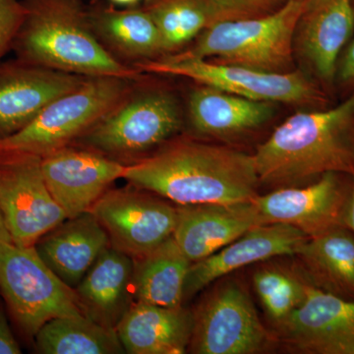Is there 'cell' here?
<instances>
[{
    "mask_svg": "<svg viewBox=\"0 0 354 354\" xmlns=\"http://www.w3.org/2000/svg\"><path fill=\"white\" fill-rule=\"evenodd\" d=\"M123 179L178 206L252 201L260 185L253 155L193 140L127 165Z\"/></svg>",
    "mask_w": 354,
    "mask_h": 354,
    "instance_id": "obj_1",
    "label": "cell"
},
{
    "mask_svg": "<svg viewBox=\"0 0 354 354\" xmlns=\"http://www.w3.org/2000/svg\"><path fill=\"white\" fill-rule=\"evenodd\" d=\"M260 183L295 184L329 172L354 176V94L335 108L288 118L253 153Z\"/></svg>",
    "mask_w": 354,
    "mask_h": 354,
    "instance_id": "obj_2",
    "label": "cell"
},
{
    "mask_svg": "<svg viewBox=\"0 0 354 354\" xmlns=\"http://www.w3.org/2000/svg\"><path fill=\"white\" fill-rule=\"evenodd\" d=\"M24 19L11 50L27 64L86 77L136 80L141 71L113 57L93 32L81 0H21Z\"/></svg>",
    "mask_w": 354,
    "mask_h": 354,
    "instance_id": "obj_3",
    "label": "cell"
},
{
    "mask_svg": "<svg viewBox=\"0 0 354 354\" xmlns=\"http://www.w3.org/2000/svg\"><path fill=\"white\" fill-rule=\"evenodd\" d=\"M306 13L301 0H288L274 12L208 26L181 57L220 58L225 64L285 72L292 60V41Z\"/></svg>",
    "mask_w": 354,
    "mask_h": 354,
    "instance_id": "obj_4",
    "label": "cell"
},
{
    "mask_svg": "<svg viewBox=\"0 0 354 354\" xmlns=\"http://www.w3.org/2000/svg\"><path fill=\"white\" fill-rule=\"evenodd\" d=\"M181 124L180 108L174 95L133 87L75 144L130 165L171 138Z\"/></svg>",
    "mask_w": 354,
    "mask_h": 354,
    "instance_id": "obj_5",
    "label": "cell"
},
{
    "mask_svg": "<svg viewBox=\"0 0 354 354\" xmlns=\"http://www.w3.org/2000/svg\"><path fill=\"white\" fill-rule=\"evenodd\" d=\"M134 81L121 77H88L75 90L51 102L19 132L0 139V152L43 158L73 145L131 91Z\"/></svg>",
    "mask_w": 354,
    "mask_h": 354,
    "instance_id": "obj_6",
    "label": "cell"
},
{
    "mask_svg": "<svg viewBox=\"0 0 354 354\" xmlns=\"http://www.w3.org/2000/svg\"><path fill=\"white\" fill-rule=\"evenodd\" d=\"M0 291L21 332L34 339L51 319L84 316L75 290L65 285L35 247L0 241Z\"/></svg>",
    "mask_w": 354,
    "mask_h": 354,
    "instance_id": "obj_7",
    "label": "cell"
},
{
    "mask_svg": "<svg viewBox=\"0 0 354 354\" xmlns=\"http://www.w3.org/2000/svg\"><path fill=\"white\" fill-rule=\"evenodd\" d=\"M135 67L141 72L184 77L254 101L309 104L322 99L313 84L297 72L265 71L178 55L147 60Z\"/></svg>",
    "mask_w": 354,
    "mask_h": 354,
    "instance_id": "obj_8",
    "label": "cell"
},
{
    "mask_svg": "<svg viewBox=\"0 0 354 354\" xmlns=\"http://www.w3.org/2000/svg\"><path fill=\"white\" fill-rule=\"evenodd\" d=\"M192 315L190 353H259L271 342V335L261 323L248 292L236 281H227L216 286Z\"/></svg>",
    "mask_w": 354,
    "mask_h": 354,
    "instance_id": "obj_9",
    "label": "cell"
},
{
    "mask_svg": "<svg viewBox=\"0 0 354 354\" xmlns=\"http://www.w3.org/2000/svg\"><path fill=\"white\" fill-rule=\"evenodd\" d=\"M0 214L13 243L21 247H35L66 220L46 186L41 157L0 152Z\"/></svg>",
    "mask_w": 354,
    "mask_h": 354,
    "instance_id": "obj_10",
    "label": "cell"
},
{
    "mask_svg": "<svg viewBox=\"0 0 354 354\" xmlns=\"http://www.w3.org/2000/svg\"><path fill=\"white\" fill-rule=\"evenodd\" d=\"M113 248L135 259L171 239L177 207L135 186L109 188L91 209Z\"/></svg>",
    "mask_w": 354,
    "mask_h": 354,
    "instance_id": "obj_11",
    "label": "cell"
},
{
    "mask_svg": "<svg viewBox=\"0 0 354 354\" xmlns=\"http://www.w3.org/2000/svg\"><path fill=\"white\" fill-rule=\"evenodd\" d=\"M341 176L323 174L305 187H285L253 199L263 225L286 223L301 230L308 239L333 228L346 227L351 183Z\"/></svg>",
    "mask_w": 354,
    "mask_h": 354,
    "instance_id": "obj_12",
    "label": "cell"
},
{
    "mask_svg": "<svg viewBox=\"0 0 354 354\" xmlns=\"http://www.w3.org/2000/svg\"><path fill=\"white\" fill-rule=\"evenodd\" d=\"M127 165L75 144L41 158L46 186L67 218L90 212Z\"/></svg>",
    "mask_w": 354,
    "mask_h": 354,
    "instance_id": "obj_13",
    "label": "cell"
},
{
    "mask_svg": "<svg viewBox=\"0 0 354 354\" xmlns=\"http://www.w3.org/2000/svg\"><path fill=\"white\" fill-rule=\"evenodd\" d=\"M279 326L302 353L354 354V299L308 283L304 301Z\"/></svg>",
    "mask_w": 354,
    "mask_h": 354,
    "instance_id": "obj_14",
    "label": "cell"
},
{
    "mask_svg": "<svg viewBox=\"0 0 354 354\" xmlns=\"http://www.w3.org/2000/svg\"><path fill=\"white\" fill-rule=\"evenodd\" d=\"M88 78L17 58L0 62V139L19 132L51 102L75 90Z\"/></svg>",
    "mask_w": 354,
    "mask_h": 354,
    "instance_id": "obj_15",
    "label": "cell"
},
{
    "mask_svg": "<svg viewBox=\"0 0 354 354\" xmlns=\"http://www.w3.org/2000/svg\"><path fill=\"white\" fill-rule=\"evenodd\" d=\"M307 239L301 230L286 223L254 227L209 257L192 263L184 286L183 300L241 268L278 256H295Z\"/></svg>",
    "mask_w": 354,
    "mask_h": 354,
    "instance_id": "obj_16",
    "label": "cell"
},
{
    "mask_svg": "<svg viewBox=\"0 0 354 354\" xmlns=\"http://www.w3.org/2000/svg\"><path fill=\"white\" fill-rule=\"evenodd\" d=\"M263 225L252 201L177 207L172 239L191 263L198 262Z\"/></svg>",
    "mask_w": 354,
    "mask_h": 354,
    "instance_id": "obj_17",
    "label": "cell"
},
{
    "mask_svg": "<svg viewBox=\"0 0 354 354\" xmlns=\"http://www.w3.org/2000/svg\"><path fill=\"white\" fill-rule=\"evenodd\" d=\"M108 234L91 212L66 218L44 234L35 248L44 264L75 290L102 251Z\"/></svg>",
    "mask_w": 354,
    "mask_h": 354,
    "instance_id": "obj_18",
    "label": "cell"
},
{
    "mask_svg": "<svg viewBox=\"0 0 354 354\" xmlns=\"http://www.w3.org/2000/svg\"><path fill=\"white\" fill-rule=\"evenodd\" d=\"M133 258L106 247L74 290L84 316L115 330L133 302Z\"/></svg>",
    "mask_w": 354,
    "mask_h": 354,
    "instance_id": "obj_19",
    "label": "cell"
},
{
    "mask_svg": "<svg viewBox=\"0 0 354 354\" xmlns=\"http://www.w3.org/2000/svg\"><path fill=\"white\" fill-rule=\"evenodd\" d=\"M115 330L125 353L183 354L192 335V312L133 301Z\"/></svg>",
    "mask_w": 354,
    "mask_h": 354,
    "instance_id": "obj_20",
    "label": "cell"
},
{
    "mask_svg": "<svg viewBox=\"0 0 354 354\" xmlns=\"http://www.w3.org/2000/svg\"><path fill=\"white\" fill-rule=\"evenodd\" d=\"M88 12L95 37L123 64L135 66L164 53L157 26L143 7L118 10L97 6Z\"/></svg>",
    "mask_w": 354,
    "mask_h": 354,
    "instance_id": "obj_21",
    "label": "cell"
},
{
    "mask_svg": "<svg viewBox=\"0 0 354 354\" xmlns=\"http://www.w3.org/2000/svg\"><path fill=\"white\" fill-rule=\"evenodd\" d=\"M305 57L323 80L332 81L337 59L354 31V0H328L301 19Z\"/></svg>",
    "mask_w": 354,
    "mask_h": 354,
    "instance_id": "obj_22",
    "label": "cell"
},
{
    "mask_svg": "<svg viewBox=\"0 0 354 354\" xmlns=\"http://www.w3.org/2000/svg\"><path fill=\"white\" fill-rule=\"evenodd\" d=\"M268 102L254 101L203 85L191 93V125L201 134L230 136L260 127L272 115Z\"/></svg>",
    "mask_w": 354,
    "mask_h": 354,
    "instance_id": "obj_23",
    "label": "cell"
},
{
    "mask_svg": "<svg viewBox=\"0 0 354 354\" xmlns=\"http://www.w3.org/2000/svg\"><path fill=\"white\" fill-rule=\"evenodd\" d=\"M133 261V301L171 308L183 306L184 286L192 263L172 237Z\"/></svg>",
    "mask_w": 354,
    "mask_h": 354,
    "instance_id": "obj_24",
    "label": "cell"
},
{
    "mask_svg": "<svg viewBox=\"0 0 354 354\" xmlns=\"http://www.w3.org/2000/svg\"><path fill=\"white\" fill-rule=\"evenodd\" d=\"M295 256L322 290L354 299V235L348 227L307 239Z\"/></svg>",
    "mask_w": 354,
    "mask_h": 354,
    "instance_id": "obj_25",
    "label": "cell"
},
{
    "mask_svg": "<svg viewBox=\"0 0 354 354\" xmlns=\"http://www.w3.org/2000/svg\"><path fill=\"white\" fill-rule=\"evenodd\" d=\"M43 354H121L124 348L116 330L86 316H64L44 324L34 337Z\"/></svg>",
    "mask_w": 354,
    "mask_h": 354,
    "instance_id": "obj_26",
    "label": "cell"
},
{
    "mask_svg": "<svg viewBox=\"0 0 354 354\" xmlns=\"http://www.w3.org/2000/svg\"><path fill=\"white\" fill-rule=\"evenodd\" d=\"M143 8L157 26L165 53L179 50L211 25L202 0H145Z\"/></svg>",
    "mask_w": 354,
    "mask_h": 354,
    "instance_id": "obj_27",
    "label": "cell"
},
{
    "mask_svg": "<svg viewBox=\"0 0 354 354\" xmlns=\"http://www.w3.org/2000/svg\"><path fill=\"white\" fill-rule=\"evenodd\" d=\"M253 283L266 313L278 325L301 304L308 286L278 268H265L256 272Z\"/></svg>",
    "mask_w": 354,
    "mask_h": 354,
    "instance_id": "obj_28",
    "label": "cell"
},
{
    "mask_svg": "<svg viewBox=\"0 0 354 354\" xmlns=\"http://www.w3.org/2000/svg\"><path fill=\"white\" fill-rule=\"evenodd\" d=\"M288 0H202L211 24L221 21L260 17L278 10Z\"/></svg>",
    "mask_w": 354,
    "mask_h": 354,
    "instance_id": "obj_29",
    "label": "cell"
},
{
    "mask_svg": "<svg viewBox=\"0 0 354 354\" xmlns=\"http://www.w3.org/2000/svg\"><path fill=\"white\" fill-rule=\"evenodd\" d=\"M24 15L21 0H0V58L11 50Z\"/></svg>",
    "mask_w": 354,
    "mask_h": 354,
    "instance_id": "obj_30",
    "label": "cell"
},
{
    "mask_svg": "<svg viewBox=\"0 0 354 354\" xmlns=\"http://www.w3.org/2000/svg\"><path fill=\"white\" fill-rule=\"evenodd\" d=\"M20 353L22 351L9 325L6 310L0 304V354Z\"/></svg>",
    "mask_w": 354,
    "mask_h": 354,
    "instance_id": "obj_31",
    "label": "cell"
},
{
    "mask_svg": "<svg viewBox=\"0 0 354 354\" xmlns=\"http://www.w3.org/2000/svg\"><path fill=\"white\" fill-rule=\"evenodd\" d=\"M339 78L344 83H354V39L346 48L339 68Z\"/></svg>",
    "mask_w": 354,
    "mask_h": 354,
    "instance_id": "obj_32",
    "label": "cell"
},
{
    "mask_svg": "<svg viewBox=\"0 0 354 354\" xmlns=\"http://www.w3.org/2000/svg\"><path fill=\"white\" fill-rule=\"evenodd\" d=\"M344 225L354 235V176H351V195H349L348 209H346V218H344Z\"/></svg>",
    "mask_w": 354,
    "mask_h": 354,
    "instance_id": "obj_33",
    "label": "cell"
},
{
    "mask_svg": "<svg viewBox=\"0 0 354 354\" xmlns=\"http://www.w3.org/2000/svg\"><path fill=\"white\" fill-rule=\"evenodd\" d=\"M0 241L12 242L10 234H9L8 230L6 227L3 218H2L1 214H0Z\"/></svg>",
    "mask_w": 354,
    "mask_h": 354,
    "instance_id": "obj_34",
    "label": "cell"
},
{
    "mask_svg": "<svg viewBox=\"0 0 354 354\" xmlns=\"http://www.w3.org/2000/svg\"><path fill=\"white\" fill-rule=\"evenodd\" d=\"M304 2L305 8H306V13L309 11L313 10L322 4L325 3L328 0H301Z\"/></svg>",
    "mask_w": 354,
    "mask_h": 354,
    "instance_id": "obj_35",
    "label": "cell"
},
{
    "mask_svg": "<svg viewBox=\"0 0 354 354\" xmlns=\"http://www.w3.org/2000/svg\"><path fill=\"white\" fill-rule=\"evenodd\" d=\"M113 4L120 6H135L141 2L142 0H111Z\"/></svg>",
    "mask_w": 354,
    "mask_h": 354,
    "instance_id": "obj_36",
    "label": "cell"
}]
</instances>
